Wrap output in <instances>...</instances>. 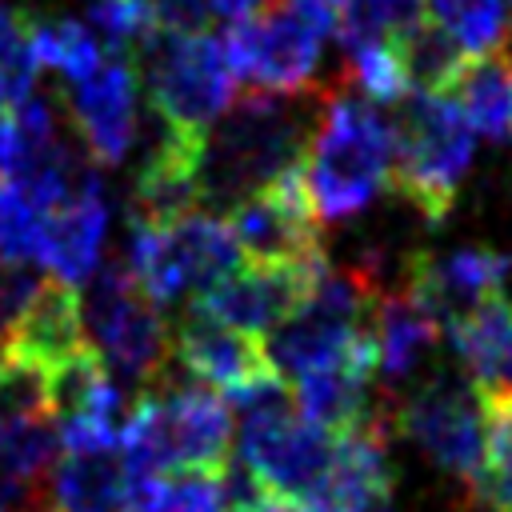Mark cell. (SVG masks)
Segmentation results:
<instances>
[{
	"mask_svg": "<svg viewBox=\"0 0 512 512\" xmlns=\"http://www.w3.org/2000/svg\"><path fill=\"white\" fill-rule=\"evenodd\" d=\"M316 116L320 108L312 112L308 104H300V96H236V104L200 148V204L232 212L280 172L304 164Z\"/></svg>",
	"mask_w": 512,
	"mask_h": 512,
	"instance_id": "obj_1",
	"label": "cell"
},
{
	"mask_svg": "<svg viewBox=\"0 0 512 512\" xmlns=\"http://www.w3.org/2000/svg\"><path fill=\"white\" fill-rule=\"evenodd\" d=\"M392 156V116L348 88L324 96L304 152V184L316 216L328 224L360 216L392 184Z\"/></svg>",
	"mask_w": 512,
	"mask_h": 512,
	"instance_id": "obj_2",
	"label": "cell"
},
{
	"mask_svg": "<svg viewBox=\"0 0 512 512\" xmlns=\"http://www.w3.org/2000/svg\"><path fill=\"white\" fill-rule=\"evenodd\" d=\"M236 408V452L240 468L260 484V492L312 504L328 480L336 436L300 416L284 380H268L232 400Z\"/></svg>",
	"mask_w": 512,
	"mask_h": 512,
	"instance_id": "obj_3",
	"label": "cell"
},
{
	"mask_svg": "<svg viewBox=\"0 0 512 512\" xmlns=\"http://www.w3.org/2000/svg\"><path fill=\"white\" fill-rule=\"evenodd\" d=\"M132 60L160 128L184 144H204L236 104V72L212 32H152Z\"/></svg>",
	"mask_w": 512,
	"mask_h": 512,
	"instance_id": "obj_4",
	"label": "cell"
},
{
	"mask_svg": "<svg viewBox=\"0 0 512 512\" xmlns=\"http://www.w3.org/2000/svg\"><path fill=\"white\" fill-rule=\"evenodd\" d=\"M120 264L156 308H168L184 296L196 300L200 292H208L216 280L236 272L244 256L224 216L188 212L168 224L128 216V240Z\"/></svg>",
	"mask_w": 512,
	"mask_h": 512,
	"instance_id": "obj_5",
	"label": "cell"
},
{
	"mask_svg": "<svg viewBox=\"0 0 512 512\" xmlns=\"http://www.w3.org/2000/svg\"><path fill=\"white\" fill-rule=\"evenodd\" d=\"M392 188L416 204L428 224H440L472 168L476 132L440 92H408L392 112Z\"/></svg>",
	"mask_w": 512,
	"mask_h": 512,
	"instance_id": "obj_6",
	"label": "cell"
},
{
	"mask_svg": "<svg viewBox=\"0 0 512 512\" xmlns=\"http://www.w3.org/2000/svg\"><path fill=\"white\" fill-rule=\"evenodd\" d=\"M336 28L340 20L308 0H264L252 16L228 24L220 40L236 80H248L252 92L300 96Z\"/></svg>",
	"mask_w": 512,
	"mask_h": 512,
	"instance_id": "obj_7",
	"label": "cell"
},
{
	"mask_svg": "<svg viewBox=\"0 0 512 512\" xmlns=\"http://www.w3.org/2000/svg\"><path fill=\"white\" fill-rule=\"evenodd\" d=\"M384 424L400 440L416 444L440 472L476 488L488 448V416L468 376L436 372L420 380L384 412Z\"/></svg>",
	"mask_w": 512,
	"mask_h": 512,
	"instance_id": "obj_8",
	"label": "cell"
},
{
	"mask_svg": "<svg viewBox=\"0 0 512 512\" xmlns=\"http://www.w3.org/2000/svg\"><path fill=\"white\" fill-rule=\"evenodd\" d=\"M80 308H84L88 344L108 372L140 384H152L164 372L168 332L160 308L136 288L124 264L100 268L80 288Z\"/></svg>",
	"mask_w": 512,
	"mask_h": 512,
	"instance_id": "obj_9",
	"label": "cell"
},
{
	"mask_svg": "<svg viewBox=\"0 0 512 512\" xmlns=\"http://www.w3.org/2000/svg\"><path fill=\"white\" fill-rule=\"evenodd\" d=\"M224 220L244 264H324L320 216L304 184V164L280 172L272 184L240 200Z\"/></svg>",
	"mask_w": 512,
	"mask_h": 512,
	"instance_id": "obj_10",
	"label": "cell"
},
{
	"mask_svg": "<svg viewBox=\"0 0 512 512\" xmlns=\"http://www.w3.org/2000/svg\"><path fill=\"white\" fill-rule=\"evenodd\" d=\"M324 264H240L224 280H216L208 292L188 300L192 312L244 332V336H272L312 292Z\"/></svg>",
	"mask_w": 512,
	"mask_h": 512,
	"instance_id": "obj_11",
	"label": "cell"
},
{
	"mask_svg": "<svg viewBox=\"0 0 512 512\" xmlns=\"http://www.w3.org/2000/svg\"><path fill=\"white\" fill-rule=\"evenodd\" d=\"M508 284H512V252H496L480 244H464L448 252H416L404 264V292L416 296L440 320V328L504 296Z\"/></svg>",
	"mask_w": 512,
	"mask_h": 512,
	"instance_id": "obj_12",
	"label": "cell"
},
{
	"mask_svg": "<svg viewBox=\"0 0 512 512\" xmlns=\"http://www.w3.org/2000/svg\"><path fill=\"white\" fill-rule=\"evenodd\" d=\"M140 76L136 64L108 56L96 72L68 84V120L80 136V148L92 164L112 168L128 156L140 124Z\"/></svg>",
	"mask_w": 512,
	"mask_h": 512,
	"instance_id": "obj_13",
	"label": "cell"
},
{
	"mask_svg": "<svg viewBox=\"0 0 512 512\" xmlns=\"http://www.w3.org/2000/svg\"><path fill=\"white\" fill-rule=\"evenodd\" d=\"M172 344H176V360L180 368L212 388L216 396H224L228 404L268 380H276L280 372L272 368L264 344L256 336H244V332H232L192 308H184V316L176 320V332H172Z\"/></svg>",
	"mask_w": 512,
	"mask_h": 512,
	"instance_id": "obj_14",
	"label": "cell"
},
{
	"mask_svg": "<svg viewBox=\"0 0 512 512\" xmlns=\"http://www.w3.org/2000/svg\"><path fill=\"white\" fill-rule=\"evenodd\" d=\"M104 244H108V196L100 172H92L56 212H48V240H44L48 276L68 288H84L100 272Z\"/></svg>",
	"mask_w": 512,
	"mask_h": 512,
	"instance_id": "obj_15",
	"label": "cell"
},
{
	"mask_svg": "<svg viewBox=\"0 0 512 512\" xmlns=\"http://www.w3.org/2000/svg\"><path fill=\"white\" fill-rule=\"evenodd\" d=\"M84 348H92V344H88V332H84L80 288H68L52 276H44V288L36 292L32 308L12 328V336L0 344V352L36 364L48 376L56 368H64L68 360H76Z\"/></svg>",
	"mask_w": 512,
	"mask_h": 512,
	"instance_id": "obj_16",
	"label": "cell"
},
{
	"mask_svg": "<svg viewBox=\"0 0 512 512\" xmlns=\"http://www.w3.org/2000/svg\"><path fill=\"white\" fill-rule=\"evenodd\" d=\"M376 348L332 364L324 372H312L304 380L292 384V400L300 408V416H308L316 428H324L328 436H344L368 420H376L372 408V384H376Z\"/></svg>",
	"mask_w": 512,
	"mask_h": 512,
	"instance_id": "obj_17",
	"label": "cell"
},
{
	"mask_svg": "<svg viewBox=\"0 0 512 512\" xmlns=\"http://www.w3.org/2000/svg\"><path fill=\"white\" fill-rule=\"evenodd\" d=\"M448 340L480 396H512V300L496 296L452 320Z\"/></svg>",
	"mask_w": 512,
	"mask_h": 512,
	"instance_id": "obj_18",
	"label": "cell"
},
{
	"mask_svg": "<svg viewBox=\"0 0 512 512\" xmlns=\"http://www.w3.org/2000/svg\"><path fill=\"white\" fill-rule=\"evenodd\" d=\"M372 336H376V372L388 384L408 380L436 348L440 320L404 288L376 300L372 312Z\"/></svg>",
	"mask_w": 512,
	"mask_h": 512,
	"instance_id": "obj_19",
	"label": "cell"
},
{
	"mask_svg": "<svg viewBox=\"0 0 512 512\" xmlns=\"http://www.w3.org/2000/svg\"><path fill=\"white\" fill-rule=\"evenodd\" d=\"M48 476H52L48 480L52 512H136L116 452H88V456L60 452Z\"/></svg>",
	"mask_w": 512,
	"mask_h": 512,
	"instance_id": "obj_20",
	"label": "cell"
},
{
	"mask_svg": "<svg viewBox=\"0 0 512 512\" xmlns=\"http://www.w3.org/2000/svg\"><path fill=\"white\" fill-rule=\"evenodd\" d=\"M468 128L492 144H512V60L508 52H492L468 60L452 88L444 92Z\"/></svg>",
	"mask_w": 512,
	"mask_h": 512,
	"instance_id": "obj_21",
	"label": "cell"
},
{
	"mask_svg": "<svg viewBox=\"0 0 512 512\" xmlns=\"http://www.w3.org/2000/svg\"><path fill=\"white\" fill-rule=\"evenodd\" d=\"M28 40H32L36 64L48 68V72H60L68 84L84 80L88 72H96L108 60L100 40L88 32V24H80L72 16H36L32 12Z\"/></svg>",
	"mask_w": 512,
	"mask_h": 512,
	"instance_id": "obj_22",
	"label": "cell"
},
{
	"mask_svg": "<svg viewBox=\"0 0 512 512\" xmlns=\"http://www.w3.org/2000/svg\"><path fill=\"white\" fill-rule=\"evenodd\" d=\"M424 12L464 60L492 56L504 40V0H428Z\"/></svg>",
	"mask_w": 512,
	"mask_h": 512,
	"instance_id": "obj_23",
	"label": "cell"
},
{
	"mask_svg": "<svg viewBox=\"0 0 512 512\" xmlns=\"http://www.w3.org/2000/svg\"><path fill=\"white\" fill-rule=\"evenodd\" d=\"M48 240V212L12 180L0 176V264L32 268L44 264Z\"/></svg>",
	"mask_w": 512,
	"mask_h": 512,
	"instance_id": "obj_24",
	"label": "cell"
},
{
	"mask_svg": "<svg viewBox=\"0 0 512 512\" xmlns=\"http://www.w3.org/2000/svg\"><path fill=\"white\" fill-rule=\"evenodd\" d=\"M428 0H348L340 12V44L360 48V44H396L424 20Z\"/></svg>",
	"mask_w": 512,
	"mask_h": 512,
	"instance_id": "obj_25",
	"label": "cell"
},
{
	"mask_svg": "<svg viewBox=\"0 0 512 512\" xmlns=\"http://www.w3.org/2000/svg\"><path fill=\"white\" fill-rule=\"evenodd\" d=\"M344 80H348V92L368 100V104H400L412 84H408V72H404V60L396 52V44H360V48H348L344 52Z\"/></svg>",
	"mask_w": 512,
	"mask_h": 512,
	"instance_id": "obj_26",
	"label": "cell"
},
{
	"mask_svg": "<svg viewBox=\"0 0 512 512\" xmlns=\"http://www.w3.org/2000/svg\"><path fill=\"white\" fill-rule=\"evenodd\" d=\"M488 416V448L476 480V496L492 512H512V396H480Z\"/></svg>",
	"mask_w": 512,
	"mask_h": 512,
	"instance_id": "obj_27",
	"label": "cell"
},
{
	"mask_svg": "<svg viewBox=\"0 0 512 512\" xmlns=\"http://www.w3.org/2000/svg\"><path fill=\"white\" fill-rule=\"evenodd\" d=\"M28 24H32V12L16 8V4H0V80L12 96V108L36 96V76H40V64H36L32 40H28Z\"/></svg>",
	"mask_w": 512,
	"mask_h": 512,
	"instance_id": "obj_28",
	"label": "cell"
},
{
	"mask_svg": "<svg viewBox=\"0 0 512 512\" xmlns=\"http://www.w3.org/2000/svg\"><path fill=\"white\" fill-rule=\"evenodd\" d=\"M44 288V276L32 268H12L0 264V344L12 336V328L24 320V312L32 308L36 292Z\"/></svg>",
	"mask_w": 512,
	"mask_h": 512,
	"instance_id": "obj_29",
	"label": "cell"
},
{
	"mask_svg": "<svg viewBox=\"0 0 512 512\" xmlns=\"http://www.w3.org/2000/svg\"><path fill=\"white\" fill-rule=\"evenodd\" d=\"M152 24V32H204L212 16V0H136Z\"/></svg>",
	"mask_w": 512,
	"mask_h": 512,
	"instance_id": "obj_30",
	"label": "cell"
},
{
	"mask_svg": "<svg viewBox=\"0 0 512 512\" xmlns=\"http://www.w3.org/2000/svg\"><path fill=\"white\" fill-rule=\"evenodd\" d=\"M308 4H316V8H324V12H332V16L340 20V12H344L348 0H308Z\"/></svg>",
	"mask_w": 512,
	"mask_h": 512,
	"instance_id": "obj_31",
	"label": "cell"
},
{
	"mask_svg": "<svg viewBox=\"0 0 512 512\" xmlns=\"http://www.w3.org/2000/svg\"><path fill=\"white\" fill-rule=\"evenodd\" d=\"M372 512H396V508H392V504H380V508H372Z\"/></svg>",
	"mask_w": 512,
	"mask_h": 512,
	"instance_id": "obj_32",
	"label": "cell"
},
{
	"mask_svg": "<svg viewBox=\"0 0 512 512\" xmlns=\"http://www.w3.org/2000/svg\"><path fill=\"white\" fill-rule=\"evenodd\" d=\"M504 8H508V12H512V0H504Z\"/></svg>",
	"mask_w": 512,
	"mask_h": 512,
	"instance_id": "obj_33",
	"label": "cell"
},
{
	"mask_svg": "<svg viewBox=\"0 0 512 512\" xmlns=\"http://www.w3.org/2000/svg\"><path fill=\"white\" fill-rule=\"evenodd\" d=\"M0 124H4V112H0Z\"/></svg>",
	"mask_w": 512,
	"mask_h": 512,
	"instance_id": "obj_34",
	"label": "cell"
}]
</instances>
